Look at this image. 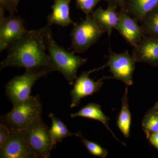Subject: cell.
<instances>
[{
    "instance_id": "6da1fadb",
    "label": "cell",
    "mask_w": 158,
    "mask_h": 158,
    "mask_svg": "<svg viewBox=\"0 0 158 158\" xmlns=\"http://www.w3.org/2000/svg\"><path fill=\"white\" fill-rule=\"evenodd\" d=\"M6 59L1 62V69L9 67L26 69L50 68L55 71L46 52L44 28L28 31L8 47Z\"/></svg>"
},
{
    "instance_id": "7a4b0ae2",
    "label": "cell",
    "mask_w": 158,
    "mask_h": 158,
    "mask_svg": "<svg viewBox=\"0 0 158 158\" xmlns=\"http://www.w3.org/2000/svg\"><path fill=\"white\" fill-rule=\"evenodd\" d=\"M44 28V37L47 51L55 71L62 73L69 85H73L77 77V73L80 67L84 65L87 59L69 52L58 45L53 39L49 26Z\"/></svg>"
},
{
    "instance_id": "3957f363",
    "label": "cell",
    "mask_w": 158,
    "mask_h": 158,
    "mask_svg": "<svg viewBox=\"0 0 158 158\" xmlns=\"http://www.w3.org/2000/svg\"><path fill=\"white\" fill-rule=\"evenodd\" d=\"M13 106L10 112L1 117V123L7 125L11 132L23 131L34 122L42 118V105L37 94Z\"/></svg>"
},
{
    "instance_id": "277c9868",
    "label": "cell",
    "mask_w": 158,
    "mask_h": 158,
    "mask_svg": "<svg viewBox=\"0 0 158 158\" xmlns=\"http://www.w3.org/2000/svg\"><path fill=\"white\" fill-rule=\"evenodd\" d=\"M53 72L50 68L26 69L23 74L16 76L6 85V95L14 105L31 97V89L39 79L45 77Z\"/></svg>"
},
{
    "instance_id": "5b68a950",
    "label": "cell",
    "mask_w": 158,
    "mask_h": 158,
    "mask_svg": "<svg viewBox=\"0 0 158 158\" xmlns=\"http://www.w3.org/2000/svg\"><path fill=\"white\" fill-rule=\"evenodd\" d=\"M106 32L92 15H86L85 19L74 25L72 29L71 48L74 53H83L97 42Z\"/></svg>"
},
{
    "instance_id": "8992f818",
    "label": "cell",
    "mask_w": 158,
    "mask_h": 158,
    "mask_svg": "<svg viewBox=\"0 0 158 158\" xmlns=\"http://www.w3.org/2000/svg\"><path fill=\"white\" fill-rule=\"evenodd\" d=\"M25 141L33 158L51 157L54 148L50 129L42 118L32 123L22 131Z\"/></svg>"
},
{
    "instance_id": "52a82bcc",
    "label": "cell",
    "mask_w": 158,
    "mask_h": 158,
    "mask_svg": "<svg viewBox=\"0 0 158 158\" xmlns=\"http://www.w3.org/2000/svg\"><path fill=\"white\" fill-rule=\"evenodd\" d=\"M106 67L113 75V78L124 83L126 86L133 85V75L135 69V60L128 51L117 54L109 49Z\"/></svg>"
},
{
    "instance_id": "ba28073f",
    "label": "cell",
    "mask_w": 158,
    "mask_h": 158,
    "mask_svg": "<svg viewBox=\"0 0 158 158\" xmlns=\"http://www.w3.org/2000/svg\"><path fill=\"white\" fill-rule=\"evenodd\" d=\"M104 68L105 66L104 65L100 68L83 72L80 76L77 77L75 81L73 89L70 92L71 96V109L77 106L80 104L82 98L92 95L98 91L103 85V80L112 78L111 77H103L96 82L89 78L90 73Z\"/></svg>"
},
{
    "instance_id": "9c48e42d",
    "label": "cell",
    "mask_w": 158,
    "mask_h": 158,
    "mask_svg": "<svg viewBox=\"0 0 158 158\" xmlns=\"http://www.w3.org/2000/svg\"><path fill=\"white\" fill-rule=\"evenodd\" d=\"M20 16L10 14L0 19V51L8 48L11 44L28 32Z\"/></svg>"
},
{
    "instance_id": "30bf717a",
    "label": "cell",
    "mask_w": 158,
    "mask_h": 158,
    "mask_svg": "<svg viewBox=\"0 0 158 158\" xmlns=\"http://www.w3.org/2000/svg\"><path fill=\"white\" fill-rule=\"evenodd\" d=\"M118 22L115 26L116 29L128 43L133 47L135 46L144 34L141 26L123 9L118 11Z\"/></svg>"
},
{
    "instance_id": "8fae6325",
    "label": "cell",
    "mask_w": 158,
    "mask_h": 158,
    "mask_svg": "<svg viewBox=\"0 0 158 158\" xmlns=\"http://www.w3.org/2000/svg\"><path fill=\"white\" fill-rule=\"evenodd\" d=\"M131 56L137 62L158 66V37L144 36L134 47Z\"/></svg>"
},
{
    "instance_id": "7c38bea8",
    "label": "cell",
    "mask_w": 158,
    "mask_h": 158,
    "mask_svg": "<svg viewBox=\"0 0 158 158\" xmlns=\"http://www.w3.org/2000/svg\"><path fill=\"white\" fill-rule=\"evenodd\" d=\"M1 158H33L25 141L22 131L12 132L0 149Z\"/></svg>"
},
{
    "instance_id": "4fadbf2b",
    "label": "cell",
    "mask_w": 158,
    "mask_h": 158,
    "mask_svg": "<svg viewBox=\"0 0 158 158\" xmlns=\"http://www.w3.org/2000/svg\"><path fill=\"white\" fill-rule=\"evenodd\" d=\"M72 0H55L52 6V11L48 17L47 25L66 27L75 24L70 17V3Z\"/></svg>"
},
{
    "instance_id": "5bb4252c",
    "label": "cell",
    "mask_w": 158,
    "mask_h": 158,
    "mask_svg": "<svg viewBox=\"0 0 158 158\" xmlns=\"http://www.w3.org/2000/svg\"><path fill=\"white\" fill-rule=\"evenodd\" d=\"M158 6V0H125L124 10L138 23Z\"/></svg>"
},
{
    "instance_id": "9a60e30c",
    "label": "cell",
    "mask_w": 158,
    "mask_h": 158,
    "mask_svg": "<svg viewBox=\"0 0 158 158\" xmlns=\"http://www.w3.org/2000/svg\"><path fill=\"white\" fill-rule=\"evenodd\" d=\"M71 117L72 118L77 117H84V118H91L94 120H98L112 134L113 138L122 143L125 146L126 144L121 142L115 136L109 127V122L110 118L103 113L100 106L94 103H90L79 110L77 113H72Z\"/></svg>"
},
{
    "instance_id": "2e32d148",
    "label": "cell",
    "mask_w": 158,
    "mask_h": 158,
    "mask_svg": "<svg viewBox=\"0 0 158 158\" xmlns=\"http://www.w3.org/2000/svg\"><path fill=\"white\" fill-rule=\"evenodd\" d=\"M116 10L109 6L104 10L101 6L91 14L94 18L107 33L109 37L118 22V11Z\"/></svg>"
},
{
    "instance_id": "e0dca14e",
    "label": "cell",
    "mask_w": 158,
    "mask_h": 158,
    "mask_svg": "<svg viewBox=\"0 0 158 158\" xmlns=\"http://www.w3.org/2000/svg\"><path fill=\"white\" fill-rule=\"evenodd\" d=\"M121 105V109L117 120V124L123 135L127 138L130 135L131 118L128 99L127 86H126L124 94L122 98Z\"/></svg>"
},
{
    "instance_id": "ac0fdd59",
    "label": "cell",
    "mask_w": 158,
    "mask_h": 158,
    "mask_svg": "<svg viewBox=\"0 0 158 158\" xmlns=\"http://www.w3.org/2000/svg\"><path fill=\"white\" fill-rule=\"evenodd\" d=\"M48 117L52 120V127L50 129V134L54 148L57 143L62 142L64 138L74 135L75 134L71 132L66 125L52 113H51Z\"/></svg>"
},
{
    "instance_id": "d6986e66",
    "label": "cell",
    "mask_w": 158,
    "mask_h": 158,
    "mask_svg": "<svg viewBox=\"0 0 158 158\" xmlns=\"http://www.w3.org/2000/svg\"><path fill=\"white\" fill-rule=\"evenodd\" d=\"M141 24L144 36L158 37V6L145 15Z\"/></svg>"
},
{
    "instance_id": "ffe728a7",
    "label": "cell",
    "mask_w": 158,
    "mask_h": 158,
    "mask_svg": "<svg viewBox=\"0 0 158 158\" xmlns=\"http://www.w3.org/2000/svg\"><path fill=\"white\" fill-rule=\"evenodd\" d=\"M142 127L147 139L152 134L158 132V110L152 108L146 113Z\"/></svg>"
},
{
    "instance_id": "44dd1931",
    "label": "cell",
    "mask_w": 158,
    "mask_h": 158,
    "mask_svg": "<svg viewBox=\"0 0 158 158\" xmlns=\"http://www.w3.org/2000/svg\"><path fill=\"white\" fill-rule=\"evenodd\" d=\"M74 135L77 136L81 139L85 147L94 156L101 158H105L108 155V152L105 148L94 142H92L84 138L81 132L75 133Z\"/></svg>"
},
{
    "instance_id": "7402d4cb",
    "label": "cell",
    "mask_w": 158,
    "mask_h": 158,
    "mask_svg": "<svg viewBox=\"0 0 158 158\" xmlns=\"http://www.w3.org/2000/svg\"><path fill=\"white\" fill-rule=\"evenodd\" d=\"M101 1L102 0H76V6L86 15H88L92 14L94 7Z\"/></svg>"
},
{
    "instance_id": "603a6c76",
    "label": "cell",
    "mask_w": 158,
    "mask_h": 158,
    "mask_svg": "<svg viewBox=\"0 0 158 158\" xmlns=\"http://www.w3.org/2000/svg\"><path fill=\"white\" fill-rule=\"evenodd\" d=\"M9 127L4 123L0 124V149L5 145L11 134Z\"/></svg>"
},
{
    "instance_id": "cb8c5ba5",
    "label": "cell",
    "mask_w": 158,
    "mask_h": 158,
    "mask_svg": "<svg viewBox=\"0 0 158 158\" xmlns=\"http://www.w3.org/2000/svg\"><path fill=\"white\" fill-rule=\"evenodd\" d=\"M108 3V6L115 9L119 8V9L124 10L125 0H106Z\"/></svg>"
},
{
    "instance_id": "d4e9b609",
    "label": "cell",
    "mask_w": 158,
    "mask_h": 158,
    "mask_svg": "<svg viewBox=\"0 0 158 158\" xmlns=\"http://www.w3.org/2000/svg\"><path fill=\"white\" fill-rule=\"evenodd\" d=\"M148 139L155 147L158 149V132L152 134Z\"/></svg>"
},
{
    "instance_id": "484cf974",
    "label": "cell",
    "mask_w": 158,
    "mask_h": 158,
    "mask_svg": "<svg viewBox=\"0 0 158 158\" xmlns=\"http://www.w3.org/2000/svg\"><path fill=\"white\" fill-rule=\"evenodd\" d=\"M9 5L14 12H17V7L20 0H8Z\"/></svg>"
},
{
    "instance_id": "4316f807",
    "label": "cell",
    "mask_w": 158,
    "mask_h": 158,
    "mask_svg": "<svg viewBox=\"0 0 158 158\" xmlns=\"http://www.w3.org/2000/svg\"><path fill=\"white\" fill-rule=\"evenodd\" d=\"M153 108L154 109H156V110H158V102H157L156 103V104L155 105Z\"/></svg>"
}]
</instances>
